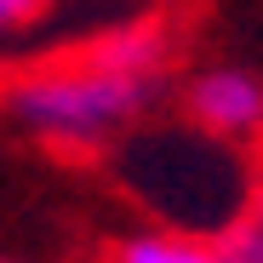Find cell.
Wrapping results in <instances>:
<instances>
[{
	"mask_svg": "<svg viewBox=\"0 0 263 263\" xmlns=\"http://www.w3.org/2000/svg\"><path fill=\"white\" fill-rule=\"evenodd\" d=\"M46 6H52V0H0V40H6V34H23L29 23H40Z\"/></svg>",
	"mask_w": 263,
	"mask_h": 263,
	"instance_id": "6",
	"label": "cell"
},
{
	"mask_svg": "<svg viewBox=\"0 0 263 263\" xmlns=\"http://www.w3.org/2000/svg\"><path fill=\"white\" fill-rule=\"evenodd\" d=\"M115 263H240L229 240H195V235H172V229H138L126 235Z\"/></svg>",
	"mask_w": 263,
	"mask_h": 263,
	"instance_id": "4",
	"label": "cell"
},
{
	"mask_svg": "<svg viewBox=\"0 0 263 263\" xmlns=\"http://www.w3.org/2000/svg\"><path fill=\"white\" fill-rule=\"evenodd\" d=\"M229 240V252L240 257V263H263V183H257V195H252V206H246V217L223 235Z\"/></svg>",
	"mask_w": 263,
	"mask_h": 263,
	"instance_id": "5",
	"label": "cell"
},
{
	"mask_svg": "<svg viewBox=\"0 0 263 263\" xmlns=\"http://www.w3.org/2000/svg\"><path fill=\"white\" fill-rule=\"evenodd\" d=\"M109 149H115V183L160 229L195 240H223L263 183L240 143H223L189 120H166V126L138 120Z\"/></svg>",
	"mask_w": 263,
	"mask_h": 263,
	"instance_id": "1",
	"label": "cell"
},
{
	"mask_svg": "<svg viewBox=\"0 0 263 263\" xmlns=\"http://www.w3.org/2000/svg\"><path fill=\"white\" fill-rule=\"evenodd\" d=\"M166 98L160 69H115L92 52L6 86V115L52 149H109Z\"/></svg>",
	"mask_w": 263,
	"mask_h": 263,
	"instance_id": "2",
	"label": "cell"
},
{
	"mask_svg": "<svg viewBox=\"0 0 263 263\" xmlns=\"http://www.w3.org/2000/svg\"><path fill=\"white\" fill-rule=\"evenodd\" d=\"M178 109H183L189 126L246 149V143L263 138V74L235 69V63L195 69L183 80V92H178Z\"/></svg>",
	"mask_w": 263,
	"mask_h": 263,
	"instance_id": "3",
	"label": "cell"
}]
</instances>
